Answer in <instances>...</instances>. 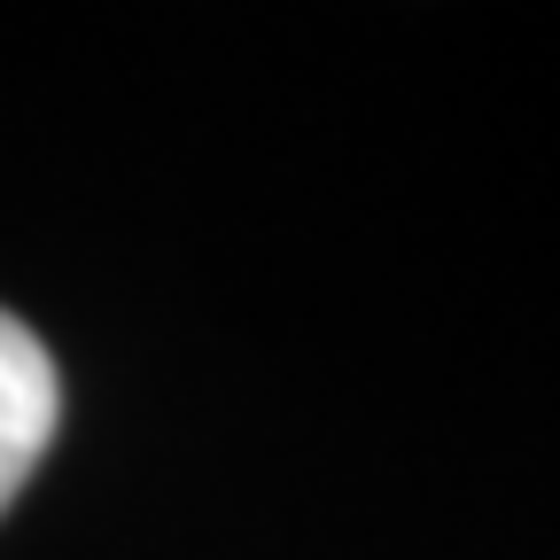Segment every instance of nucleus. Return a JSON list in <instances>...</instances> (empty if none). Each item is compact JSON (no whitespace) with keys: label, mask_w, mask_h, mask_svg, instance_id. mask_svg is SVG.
Wrapping results in <instances>:
<instances>
[{"label":"nucleus","mask_w":560,"mask_h":560,"mask_svg":"<svg viewBox=\"0 0 560 560\" xmlns=\"http://www.w3.org/2000/svg\"><path fill=\"white\" fill-rule=\"evenodd\" d=\"M55 420H62V382L47 342L16 312H0V514L16 506L39 452L55 444Z\"/></svg>","instance_id":"1"}]
</instances>
